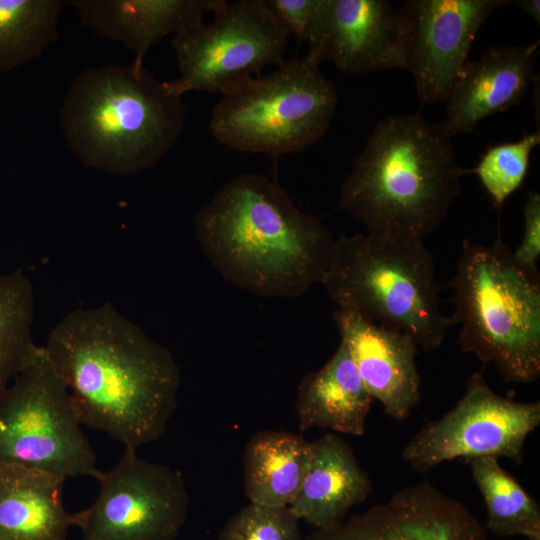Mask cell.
<instances>
[{"label":"cell","instance_id":"obj_1","mask_svg":"<svg viewBox=\"0 0 540 540\" xmlns=\"http://www.w3.org/2000/svg\"><path fill=\"white\" fill-rule=\"evenodd\" d=\"M44 348L82 425L134 450L165 434L177 408L179 365L113 305L71 311Z\"/></svg>","mask_w":540,"mask_h":540},{"label":"cell","instance_id":"obj_2","mask_svg":"<svg viewBox=\"0 0 540 540\" xmlns=\"http://www.w3.org/2000/svg\"><path fill=\"white\" fill-rule=\"evenodd\" d=\"M200 246L229 283L262 297L295 298L321 284L335 238L277 182L242 173L194 218Z\"/></svg>","mask_w":540,"mask_h":540},{"label":"cell","instance_id":"obj_3","mask_svg":"<svg viewBox=\"0 0 540 540\" xmlns=\"http://www.w3.org/2000/svg\"><path fill=\"white\" fill-rule=\"evenodd\" d=\"M451 136L420 114L381 119L352 163L339 205L368 234L423 242L458 196L468 170L456 161Z\"/></svg>","mask_w":540,"mask_h":540},{"label":"cell","instance_id":"obj_4","mask_svg":"<svg viewBox=\"0 0 540 540\" xmlns=\"http://www.w3.org/2000/svg\"><path fill=\"white\" fill-rule=\"evenodd\" d=\"M72 153L97 171L129 176L155 166L185 122L182 96L142 67H90L72 81L59 110Z\"/></svg>","mask_w":540,"mask_h":540},{"label":"cell","instance_id":"obj_5","mask_svg":"<svg viewBox=\"0 0 540 540\" xmlns=\"http://www.w3.org/2000/svg\"><path fill=\"white\" fill-rule=\"evenodd\" d=\"M454 324L458 343L505 382L528 384L540 376V275L514 257L498 236L491 244L464 240L456 272Z\"/></svg>","mask_w":540,"mask_h":540},{"label":"cell","instance_id":"obj_6","mask_svg":"<svg viewBox=\"0 0 540 540\" xmlns=\"http://www.w3.org/2000/svg\"><path fill=\"white\" fill-rule=\"evenodd\" d=\"M321 285L337 309L403 332L426 351L437 349L454 324L441 311L435 265L424 242L340 235Z\"/></svg>","mask_w":540,"mask_h":540},{"label":"cell","instance_id":"obj_7","mask_svg":"<svg viewBox=\"0 0 540 540\" xmlns=\"http://www.w3.org/2000/svg\"><path fill=\"white\" fill-rule=\"evenodd\" d=\"M337 102L332 81L307 53L223 95L213 109L210 131L229 149L279 158L320 140Z\"/></svg>","mask_w":540,"mask_h":540},{"label":"cell","instance_id":"obj_8","mask_svg":"<svg viewBox=\"0 0 540 540\" xmlns=\"http://www.w3.org/2000/svg\"><path fill=\"white\" fill-rule=\"evenodd\" d=\"M0 461L64 478L98 472L71 394L44 346L0 391Z\"/></svg>","mask_w":540,"mask_h":540},{"label":"cell","instance_id":"obj_9","mask_svg":"<svg viewBox=\"0 0 540 540\" xmlns=\"http://www.w3.org/2000/svg\"><path fill=\"white\" fill-rule=\"evenodd\" d=\"M212 15L172 39L180 76L168 83L177 95H226L285 60L290 35L265 0H220Z\"/></svg>","mask_w":540,"mask_h":540},{"label":"cell","instance_id":"obj_10","mask_svg":"<svg viewBox=\"0 0 540 540\" xmlns=\"http://www.w3.org/2000/svg\"><path fill=\"white\" fill-rule=\"evenodd\" d=\"M99 491L87 508L70 513L82 540H175L188 514L182 473L125 448L109 470L95 474Z\"/></svg>","mask_w":540,"mask_h":540},{"label":"cell","instance_id":"obj_11","mask_svg":"<svg viewBox=\"0 0 540 540\" xmlns=\"http://www.w3.org/2000/svg\"><path fill=\"white\" fill-rule=\"evenodd\" d=\"M540 424V402H518L495 393L481 372L466 382L464 395L438 420L427 423L402 451L403 461L427 472L454 459L523 460L528 436Z\"/></svg>","mask_w":540,"mask_h":540},{"label":"cell","instance_id":"obj_12","mask_svg":"<svg viewBox=\"0 0 540 540\" xmlns=\"http://www.w3.org/2000/svg\"><path fill=\"white\" fill-rule=\"evenodd\" d=\"M306 40L309 55L347 74L407 69V18L385 0H320Z\"/></svg>","mask_w":540,"mask_h":540},{"label":"cell","instance_id":"obj_13","mask_svg":"<svg viewBox=\"0 0 540 540\" xmlns=\"http://www.w3.org/2000/svg\"><path fill=\"white\" fill-rule=\"evenodd\" d=\"M506 0H410L402 8L408 22L407 70L421 103L447 100L468 62L483 23Z\"/></svg>","mask_w":540,"mask_h":540},{"label":"cell","instance_id":"obj_14","mask_svg":"<svg viewBox=\"0 0 540 540\" xmlns=\"http://www.w3.org/2000/svg\"><path fill=\"white\" fill-rule=\"evenodd\" d=\"M303 540H489L486 529L460 501L428 481L395 492L339 525L315 529Z\"/></svg>","mask_w":540,"mask_h":540},{"label":"cell","instance_id":"obj_15","mask_svg":"<svg viewBox=\"0 0 540 540\" xmlns=\"http://www.w3.org/2000/svg\"><path fill=\"white\" fill-rule=\"evenodd\" d=\"M333 319L370 396L391 418L406 419L421 400L414 340L352 311L337 309Z\"/></svg>","mask_w":540,"mask_h":540},{"label":"cell","instance_id":"obj_16","mask_svg":"<svg viewBox=\"0 0 540 540\" xmlns=\"http://www.w3.org/2000/svg\"><path fill=\"white\" fill-rule=\"evenodd\" d=\"M539 41L529 45L492 46L468 60L447 100L441 122L453 137L471 132L483 119L516 105L534 79Z\"/></svg>","mask_w":540,"mask_h":540},{"label":"cell","instance_id":"obj_17","mask_svg":"<svg viewBox=\"0 0 540 540\" xmlns=\"http://www.w3.org/2000/svg\"><path fill=\"white\" fill-rule=\"evenodd\" d=\"M220 0H73L68 1L86 26L122 43L143 66L145 55L168 34L204 21Z\"/></svg>","mask_w":540,"mask_h":540},{"label":"cell","instance_id":"obj_18","mask_svg":"<svg viewBox=\"0 0 540 540\" xmlns=\"http://www.w3.org/2000/svg\"><path fill=\"white\" fill-rule=\"evenodd\" d=\"M371 491V480L351 446L341 436L327 433L312 441L307 472L288 507L299 521L327 530L342 523Z\"/></svg>","mask_w":540,"mask_h":540},{"label":"cell","instance_id":"obj_19","mask_svg":"<svg viewBox=\"0 0 540 540\" xmlns=\"http://www.w3.org/2000/svg\"><path fill=\"white\" fill-rule=\"evenodd\" d=\"M65 480L0 461V540H66L71 524L62 497Z\"/></svg>","mask_w":540,"mask_h":540},{"label":"cell","instance_id":"obj_20","mask_svg":"<svg viewBox=\"0 0 540 540\" xmlns=\"http://www.w3.org/2000/svg\"><path fill=\"white\" fill-rule=\"evenodd\" d=\"M373 398L365 388L346 345L299 383L295 410L300 432L326 428L362 436Z\"/></svg>","mask_w":540,"mask_h":540},{"label":"cell","instance_id":"obj_21","mask_svg":"<svg viewBox=\"0 0 540 540\" xmlns=\"http://www.w3.org/2000/svg\"><path fill=\"white\" fill-rule=\"evenodd\" d=\"M312 456V441L300 434L261 430L243 454L244 493L249 503L288 507L303 482Z\"/></svg>","mask_w":540,"mask_h":540},{"label":"cell","instance_id":"obj_22","mask_svg":"<svg viewBox=\"0 0 540 540\" xmlns=\"http://www.w3.org/2000/svg\"><path fill=\"white\" fill-rule=\"evenodd\" d=\"M468 464L485 502L486 528L500 537L521 535L527 540H540L539 504L498 459L483 457Z\"/></svg>","mask_w":540,"mask_h":540},{"label":"cell","instance_id":"obj_23","mask_svg":"<svg viewBox=\"0 0 540 540\" xmlns=\"http://www.w3.org/2000/svg\"><path fill=\"white\" fill-rule=\"evenodd\" d=\"M60 0H0V73L40 56L58 39Z\"/></svg>","mask_w":540,"mask_h":540},{"label":"cell","instance_id":"obj_24","mask_svg":"<svg viewBox=\"0 0 540 540\" xmlns=\"http://www.w3.org/2000/svg\"><path fill=\"white\" fill-rule=\"evenodd\" d=\"M33 286L22 270L0 273V391L29 362L38 345L32 339Z\"/></svg>","mask_w":540,"mask_h":540},{"label":"cell","instance_id":"obj_25","mask_svg":"<svg viewBox=\"0 0 540 540\" xmlns=\"http://www.w3.org/2000/svg\"><path fill=\"white\" fill-rule=\"evenodd\" d=\"M539 144L540 132L537 130L517 141L494 145L485 151L473 169L468 170L478 176L495 207H502L521 187L529 170L531 153Z\"/></svg>","mask_w":540,"mask_h":540},{"label":"cell","instance_id":"obj_26","mask_svg":"<svg viewBox=\"0 0 540 540\" xmlns=\"http://www.w3.org/2000/svg\"><path fill=\"white\" fill-rule=\"evenodd\" d=\"M289 507L249 503L229 518L217 540H303Z\"/></svg>","mask_w":540,"mask_h":540},{"label":"cell","instance_id":"obj_27","mask_svg":"<svg viewBox=\"0 0 540 540\" xmlns=\"http://www.w3.org/2000/svg\"><path fill=\"white\" fill-rule=\"evenodd\" d=\"M289 35L306 40L320 0H265Z\"/></svg>","mask_w":540,"mask_h":540},{"label":"cell","instance_id":"obj_28","mask_svg":"<svg viewBox=\"0 0 540 540\" xmlns=\"http://www.w3.org/2000/svg\"><path fill=\"white\" fill-rule=\"evenodd\" d=\"M524 232L519 246L513 251L516 260L523 266L538 270L540 256V195L529 191L524 204Z\"/></svg>","mask_w":540,"mask_h":540},{"label":"cell","instance_id":"obj_29","mask_svg":"<svg viewBox=\"0 0 540 540\" xmlns=\"http://www.w3.org/2000/svg\"><path fill=\"white\" fill-rule=\"evenodd\" d=\"M516 3L537 24L540 23V1L539 0H519V1H516Z\"/></svg>","mask_w":540,"mask_h":540}]
</instances>
